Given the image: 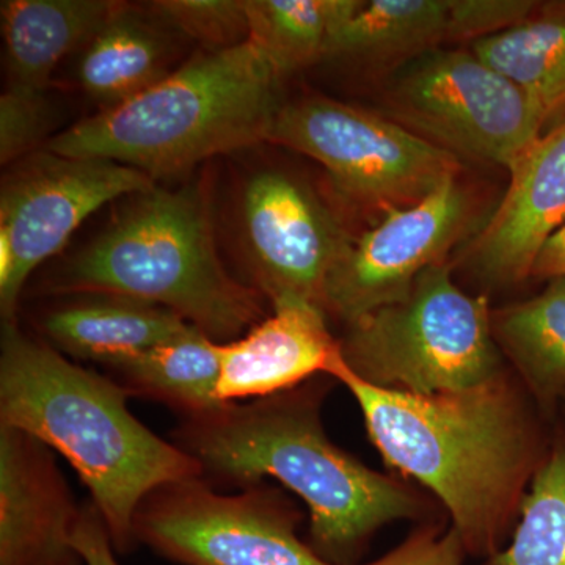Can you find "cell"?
<instances>
[{
	"instance_id": "cell-1",
	"label": "cell",
	"mask_w": 565,
	"mask_h": 565,
	"mask_svg": "<svg viewBox=\"0 0 565 565\" xmlns=\"http://www.w3.org/2000/svg\"><path fill=\"white\" fill-rule=\"evenodd\" d=\"M332 377L355 397L386 463L444 501L467 553L500 552L523 486L546 457L534 419L503 377L437 394L367 384L345 362Z\"/></svg>"
},
{
	"instance_id": "cell-2",
	"label": "cell",
	"mask_w": 565,
	"mask_h": 565,
	"mask_svg": "<svg viewBox=\"0 0 565 565\" xmlns=\"http://www.w3.org/2000/svg\"><path fill=\"white\" fill-rule=\"evenodd\" d=\"M126 399L122 386L3 321L0 424L65 457L90 490L118 553L137 544V512L151 493L203 475L184 449L143 426Z\"/></svg>"
},
{
	"instance_id": "cell-3",
	"label": "cell",
	"mask_w": 565,
	"mask_h": 565,
	"mask_svg": "<svg viewBox=\"0 0 565 565\" xmlns=\"http://www.w3.org/2000/svg\"><path fill=\"white\" fill-rule=\"evenodd\" d=\"M203 473L253 486L274 478L310 509L311 548L353 565L379 527L418 511L414 494L334 446L310 396L280 393L188 416L178 435Z\"/></svg>"
},
{
	"instance_id": "cell-4",
	"label": "cell",
	"mask_w": 565,
	"mask_h": 565,
	"mask_svg": "<svg viewBox=\"0 0 565 565\" xmlns=\"http://www.w3.org/2000/svg\"><path fill=\"white\" fill-rule=\"evenodd\" d=\"M280 81L252 41L202 52L128 103L71 126L47 150L122 163L154 181L174 177L267 141Z\"/></svg>"
},
{
	"instance_id": "cell-5",
	"label": "cell",
	"mask_w": 565,
	"mask_h": 565,
	"mask_svg": "<svg viewBox=\"0 0 565 565\" xmlns=\"http://www.w3.org/2000/svg\"><path fill=\"white\" fill-rule=\"evenodd\" d=\"M52 288L158 305L217 343L263 316L258 292L223 267L206 196L195 185H154L134 195L106 232L62 267Z\"/></svg>"
},
{
	"instance_id": "cell-6",
	"label": "cell",
	"mask_w": 565,
	"mask_h": 565,
	"mask_svg": "<svg viewBox=\"0 0 565 565\" xmlns=\"http://www.w3.org/2000/svg\"><path fill=\"white\" fill-rule=\"evenodd\" d=\"M341 345L353 373L381 388L462 392L501 377L489 303L457 288L446 263L424 270L401 302L349 323Z\"/></svg>"
},
{
	"instance_id": "cell-7",
	"label": "cell",
	"mask_w": 565,
	"mask_h": 565,
	"mask_svg": "<svg viewBox=\"0 0 565 565\" xmlns=\"http://www.w3.org/2000/svg\"><path fill=\"white\" fill-rule=\"evenodd\" d=\"M267 141L315 159L345 196L384 212L423 202L460 169L399 122L322 96L281 104Z\"/></svg>"
},
{
	"instance_id": "cell-8",
	"label": "cell",
	"mask_w": 565,
	"mask_h": 565,
	"mask_svg": "<svg viewBox=\"0 0 565 565\" xmlns=\"http://www.w3.org/2000/svg\"><path fill=\"white\" fill-rule=\"evenodd\" d=\"M394 121L456 158L509 167L545 121L525 93L473 52L430 50L397 70L386 90Z\"/></svg>"
},
{
	"instance_id": "cell-9",
	"label": "cell",
	"mask_w": 565,
	"mask_h": 565,
	"mask_svg": "<svg viewBox=\"0 0 565 565\" xmlns=\"http://www.w3.org/2000/svg\"><path fill=\"white\" fill-rule=\"evenodd\" d=\"M296 523L270 493L222 494L199 478L151 493L136 539L182 565H333L300 541Z\"/></svg>"
},
{
	"instance_id": "cell-10",
	"label": "cell",
	"mask_w": 565,
	"mask_h": 565,
	"mask_svg": "<svg viewBox=\"0 0 565 565\" xmlns=\"http://www.w3.org/2000/svg\"><path fill=\"white\" fill-rule=\"evenodd\" d=\"M154 182L122 163L50 150L11 173L0 193V234L13 253L10 273L0 280L3 321H14L33 270L57 255L93 212L120 196L150 191Z\"/></svg>"
},
{
	"instance_id": "cell-11",
	"label": "cell",
	"mask_w": 565,
	"mask_h": 565,
	"mask_svg": "<svg viewBox=\"0 0 565 565\" xmlns=\"http://www.w3.org/2000/svg\"><path fill=\"white\" fill-rule=\"evenodd\" d=\"M470 222V196L457 178L423 202L385 211L374 228L345 247L327 281L323 308L352 323L401 302L424 270L445 263Z\"/></svg>"
},
{
	"instance_id": "cell-12",
	"label": "cell",
	"mask_w": 565,
	"mask_h": 565,
	"mask_svg": "<svg viewBox=\"0 0 565 565\" xmlns=\"http://www.w3.org/2000/svg\"><path fill=\"white\" fill-rule=\"evenodd\" d=\"M241 228L270 302L300 299L323 308L327 281L351 239L310 185L281 170L253 173L241 195Z\"/></svg>"
},
{
	"instance_id": "cell-13",
	"label": "cell",
	"mask_w": 565,
	"mask_h": 565,
	"mask_svg": "<svg viewBox=\"0 0 565 565\" xmlns=\"http://www.w3.org/2000/svg\"><path fill=\"white\" fill-rule=\"evenodd\" d=\"M81 512L51 449L0 424V565H84Z\"/></svg>"
},
{
	"instance_id": "cell-14",
	"label": "cell",
	"mask_w": 565,
	"mask_h": 565,
	"mask_svg": "<svg viewBox=\"0 0 565 565\" xmlns=\"http://www.w3.org/2000/svg\"><path fill=\"white\" fill-rule=\"evenodd\" d=\"M508 169V192L468 253L476 273L492 282L531 277L542 244L565 223V120Z\"/></svg>"
},
{
	"instance_id": "cell-15",
	"label": "cell",
	"mask_w": 565,
	"mask_h": 565,
	"mask_svg": "<svg viewBox=\"0 0 565 565\" xmlns=\"http://www.w3.org/2000/svg\"><path fill=\"white\" fill-rule=\"evenodd\" d=\"M273 307V315L245 337L221 344L223 404L289 392L311 375H333L345 362L323 308L300 299L278 300Z\"/></svg>"
},
{
	"instance_id": "cell-16",
	"label": "cell",
	"mask_w": 565,
	"mask_h": 565,
	"mask_svg": "<svg viewBox=\"0 0 565 565\" xmlns=\"http://www.w3.org/2000/svg\"><path fill=\"white\" fill-rule=\"evenodd\" d=\"M95 296L57 308L44 319L47 340L63 355L114 366L192 327L158 305L107 294Z\"/></svg>"
},
{
	"instance_id": "cell-17",
	"label": "cell",
	"mask_w": 565,
	"mask_h": 565,
	"mask_svg": "<svg viewBox=\"0 0 565 565\" xmlns=\"http://www.w3.org/2000/svg\"><path fill=\"white\" fill-rule=\"evenodd\" d=\"M120 6L110 0L2 2L9 87L44 92L58 63L81 44H87Z\"/></svg>"
},
{
	"instance_id": "cell-18",
	"label": "cell",
	"mask_w": 565,
	"mask_h": 565,
	"mask_svg": "<svg viewBox=\"0 0 565 565\" xmlns=\"http://www.w3.org/2000/svg\"><path fill=\"white\" fill-rule=\"evenodd\" d=\"M471 52L525 93L545 122L565 111V2L539 3L525 21Z\"/></svg>"
},
{
	"instance_id": "cell-19",
	"label": "cell",
	"mask_w": 565,
	"mask_h": 565,
	"mask_svg": "<svg viewBox=\"0 0 565 565\" xmlns=\"http://www.w3.org/2000/svg\"><path fill=\"white\" fill-rule=\"evenodd\" d=\"M169 74L162 36L122 3L85 44L77 65L81 87L102 110L128 103Z\"/></svg>"
},
{
	"instance_id": "cell-20",
	"label": "cell",
	"mask_w": 565,
	"mask_h": 565,
	"mask_svg": "<svg viewBox=\"0 0 565 565\" xmlns=\"http://www.w3.org/2000/svg\"><path fill=\"white\" fill-rule=\"evenodd\" d=\"M221 344L192 326L180 337L110 367L132 392L163 401L188 416L210 414L225 405L218 397Z\"/></svg>"
},
{
	"instance_id": "cell-21",
	"label": "cell",
	"mask_w": 565,
	"mask_h": 565,
	"mask_svg": "<svg viewBox=\"0 0 565 565\" xmlns=\"http://www.w3.org/2000/svg\"><path fill=\"white\" fill-rule=\"evenodd\" d=\"M493 333L546 411L565 394V278L492 316Z\"/></svg>"
},
{
	"instance_id": "cell-22",
	"label": "cell",
	"mask_w": 565,
	"mask_h": 565,
	"mask_svg": "<svg viewBox=\"0 0 565 565\" xmlns=\"http://www.w3.org/2000/svg\"><path fill=\"white\" fill-rule=\"evenodd\" d=\"M451 0L362 2L334 35L329 58L407 61L449 41Z\"/></svg>"
},
{
	"instance_id": "cell-23",
	"label": "cell",
	"mask_w": 565,
	"mask_h": 565,
	"mask_svg": "<svg viewBox=\"0 0 565 565\" xmlns=\"http://www.w3.org/2000/svg\"><path fill=\"white\" fill-rule=\"evenodd\" d=\"M360 0H247L248 41L280 76L329 57Z\"/></svg>"
},
{
	"instance_id": "cell-24",
	"label": "cell",
	"mask_w": 565,
	"mask_h": 565,
	"mask_svg": "<svg viewBox=\"0 0 565 565\" xmlns=\"http://www.w3.org/2000/svg\"><path fill=\"white\" fill-rule=\"evenodd\" d=\"M511 544L487 565H565V441L537 468Z\"/></svg>"
},
{
	"instance_id": "cell-25",
	"label": "cell",
	"mask_w": 565,
	"mask_h": 565,
	"mask_svg": "<svg viewBox=\"0 0 565 565\" xmlns=\"http://www.w3.org/2000/svg\"><path fill=\"white\" fill-rule=\"evenodd\" d=\"M154 10L207 51L237 46L248 40L247 0H162Z\"/></svg>"
},
{
	"instance_id": "cell-26",
	"label": "cell",
	"mask_w": 565,
	"mask_h": 565,
	"mask_svg": "<svg viewBox=\"0 0 565 565\" xmlns=\"http://www.w3.org/2000/svg\"><path fill=\"white\" fill-rule=\"evenodd\" d=\"M50 107L44 92L9 87L0 96V161L17 162L40 145L50 131Z\"/></svg>"
},
{
	"instance_id": "cell-27",
	"label": "cell",
	"mask_w": 565,
	"mask_h": 565,
	"mask_svg": "<svg viewBox=\"0 0 565 565\" xmlns=\"http://www.w3.org/2000/svg\"><path fill=\"white\" fill-rule=\"evenodd\" d=\"M537 2L526 0H451L449 41L482 40L508 31L530 17Z\"/></svg>"
},
{
	"instance_id": "cell-28",
	"label": "cell",
	"mask_w": 565,
	"mask_h": 565,
	"mask_svg": "<svg viewBox=\"0 0 565 565\" xmlns=\"http://www.w3.org/2000/svg\"><path fill=\"white\" fill-rule=\"evenodd\" d=\"M465 555L462 539L451 526L445 533L418 531L388 555L367 565H465Z\"/></svg>"
},
{
	"instance_id": "cell-29",
	"label": "cell",
	"mask_w": 565,
	"mask_h": 565,
	"mask_svg": "<svg viewBox=\"0 0 565 565\" xmlns=\"http://www.w3.org/2000/svg\"><path fill=\"white\" fill-rule=\"evenodd\" d=\"M73 546L85 565H118L103 516L93 504L82 509Z\"/></svg>"
},
{
	"instance_id": "cell-30",
	"label": "cell",
	"mask_w": 565,
	"mask_h": 565,
	"mask_svg": "<svg viewBox=\"0 0 565 565\" xmlns=\"http://www.w3.org/2000/svg\"><path fill=\"white\" fill-rule=\"evenodd\" d=\"M531 277L548 281L565 278V223L542 244L535 256Z\"/></svg>"
},
{
	"instance_id": "cell-31",
	"label": "cell",
	"mask_w": 565,
	"mask_h": 565,
	"mask_svg": "<svg viewBox=\"0 0 565 565\" xmlns=\"http://www.w3.org/2000/svg\"><path fill=\"white\" fill-rule=\"evenodd\" d=\"M85 565V564H84Z\"/></svg>"
}]
</instances>
